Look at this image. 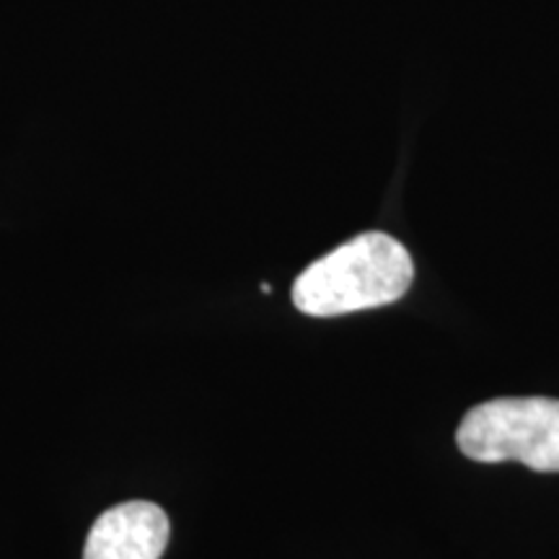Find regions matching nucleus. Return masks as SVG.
<instances>
[{
  "label": "nucleus",
  "mask_w": 559,
  "mask_h": 559,
  "mask_svg": "<svg viewBox=\"0 0 559 559\" xmlns=\"http://www.w3.org/2000/svg\"><path fill=\"white\" fill-rule=\"evenodd\" d=\"M169 534V515L156 502H120L94 521L83 559H160Z\"/></svg>",
  "instance_id": "nucleus-3"
},
{
  "label": "nucleus",
  "mask_w": 559,
  "mask_h": 559,
  "mask_svg": "<svg viewBox=\"0 0 559 559\" xmlns=\"http://www.w3.org/2000/svg\"><path fill=\"white\" fill-rule=\"evenodd\" d=\"M456 443L479 464L519 461L534 472H559V400L500 396L461 419Z\"/></svg>",
  "instance_id": "nucleus-2"
},
{
  "label": "nucleus",
  "mask_w": 559,
  "mask_h": 559,
  "mask_svg": "<svg viewBox=\"0 0 559 559\" xmlns=\"http://www.w3.org/2000/svg\"><path fill=\"white\" fill-rule=\"evenodd\" d=\"M415 262L407 247L381 230H366L300 272L293 304L309 317L379 309L409 290Z\"/></svg>",
  "instance_id": "nucleus-1"
}]
</instances>
